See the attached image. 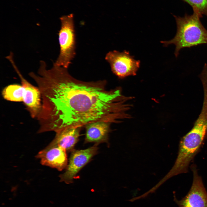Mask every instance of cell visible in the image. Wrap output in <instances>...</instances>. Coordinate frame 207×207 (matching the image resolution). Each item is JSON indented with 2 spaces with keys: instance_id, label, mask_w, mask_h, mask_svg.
Masks as SVG:
<instances>
[{
  "instance_id": "7c38bea8",
  "label": "cell",
  "mask_w": 207,
  "mask_h": 207,
  "mask_svg": "<svg viewBox=\"0 0 207 207\" xmlns=\"http://www.w3.org/2000/svg\"><path fill=\"white\" fill-rule=\"evenodd\" d=\"M197 8L202 15L207 16V0H182Z\"/></svg>"
},
{
  "instance_id": "8992f818",
  "label": "cell",
  "mask_w": 207,
  "mask_h": 207,
  "mask_svg": "<svg viewBox=\"0 0 207 207\" xmlns=\"http://www.w3.org/2000/svg\"><path fill=\"white\" fill-rule=\"evenodd\" d=\"M98 149L95 145L86 149L72 151L65 171L60 176V181L67 184L72 183L80 170L97 154Z\"/></svg>"
},
{
  "instance_id": "9c48e42d",
  "label": "cell",
  "mask_w": 207,
  "mask_h": 207,
  "mask_svg": "<svg viewBox=\"0 0 207 207\" xmlns=\"http://www.w3.org/2000/svg\"><path fill=\"white\" fill-rule=\"evenodd\" d=\"M110 124L105 122H97L85 126V143H94L97 145L102 143L108 142Z\"/></svg>"
},
{
  "instance_id": "5b68a950",
  "label": "cell",
  "mask_w": 207,
  "mask_h": 207,
  "mask_svg": "<svg viewBox=\"0 0 207 207\" xmlns=\"http://www.w3.org/2000/svg\"><path fill=\"white\" fill-rule=\"evenodd\" d=\"M13 53L6 57L15 70L20 80L24 89L23 102L30 116L33 118H37L41 108V93L38 87L32 85L23 76L16 64Z\"/></svg>"
},
{
  "instance_id": "ba28073f",
  "label": "cell",
  "mask_w": 207,
  "mask_h": 207,
  "mask_svg": "<svg viewBox=\"0 0 207 207\" xmlns=\"http://www.w3.org/2000/svg\"><path fill=\"white\" fill-rule=\"evenodd\" d=\"M66 152L60 147L50 143L36 157L40 160L42 165L61 171L66 168L68 164Z\"/></svg>"
},
{
  "instance_id": "277c9868",
  "label": "cell",
  "mask_w": 207,
  "mask_h": 207,
  "mask_svg": "<svg viewBox=\"0 0 207 207\" xmlns=\"http://www.w3.org/2000/svg\"><path fill=\"white\" fill-rule=\"evenodd\" d=\"M105 60L109 63L112 72L120 78L135 75L140 67V62L134 59L129 51H110Z\"/></svg>"
},
{
  "instance_id": "8fae6325",
  "label": "cell",
  "mask_w": 207,
  "mask_h": 207,
  "mask_svg": "<svg viewBox=\"0 0 207 207\" xmlns=\"http://www.w3.org/2000/svg\"><path fill=\"white\" fill-rule=\"evenodd\" d=\"M24 89L23 86L18 84L9 85L3 90L2 95L4 98L8 101H23Z\"/></svg>"
},
{
  "instance_id": "3957f363",
  "label": "cell",
  "mask_w": 207,
  "mask_h": 207,
  "mask_svg": "<svg viewBox=\"0 0 207 207\" xmlns=\"http://www.w3.org/2000/svg\"><path fill=\"white\" fill-rule=\"evenodd\" d=\"M61 27L58 33L60 52L54 63L67 69L76 55V40L73 14L60 18Z\"/></svg>"
},
{
  "instance_id": "30bf717a",
  "label": "cell",
  "mask_w": 207,
  "mask_h": 207,
  "mask_svg": "<svg viewBox=\"0 0 207 207\" xmlns=\"http://www.w3.org/2000/svg\"><path fill=\"white\" fill-rule=\"evenodd\" d=\"M81 128H68L56 132L51 143L60 147L66 151L72 152L78 141Z\"/></svg>"
},
{
  "instance_id": "7a4b0ae2",
  "label": "cell",
  "mask_w": 207,
  "mask_h": 207,
  "mask_svg": "<svg viewBox=\"0 0 207 207\" xmlns=\"http://www.w3.org/2000/svg\"><path fill=\"white\" fill-rule=\"evenodd\" d=\"M193 9V13L191 15L185 14L182 17L173 15L177 26L176 34L169 41L161 42L165 47L172 44L175 46L176 57L182 48L207 44V30L200 20L202 15L197 8Z\"/></svg>"
},
{
  "instance_id": "6da1fadb",
  "label": "cell",
  "mask_w": 207,
  "mask_h": 207,
  "mask_svg": "<svg viewBox=\"0 0 207 207\" xmlns=\"http://www.w3.org/2000/svg\"><path fill=\"white\" fill-rule=\"evenodd\" d=\"M31 78L41 93V108L37 118L39 133L97 122L118 123L127 117L128 99L120 88L108 90L106 80H78L54 62L49 69L46 63L41 64Z\"/></svg>"
},
{
  "instance_id": "52a82bcc",
  "label": "cell",
  "mask_w": 207,
  "mask_h": 207,
  "mask_svg": "<svg viewBox=\"0 0 207 207\" xmlns=\"http://www.w3.org/2000/svg\"><path fill=\"white\" fill-rule=\"evenodd\" d=\"M193 175L191 187L187 194L181 200L174 196V201L179 207H207V191L195 166H191Z\"/></svg>"
}]
</instances>
